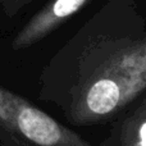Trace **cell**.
<instances>
[{"label": "cell", "instance_id": "6da1fadb", "mask_svg": "<svg viewBox=\"0 0 146 146\" xmlns=\"http://www.w3.org/2000/svg\"><path fill=\"white\" fill-rule=\"evenodd\" d=\"M146 86V46L119 55L88 83L78 104L85 121L113 114Z\"/></svg>", "mask_w": 146, "mask_h": 146}, {"label": "cell", "instance_id": "7a4b0ae2", "mask_svg": "<svg viewBox=\"0 0 146 146\" xmlns=\"http://www.w3.org/2000/svg\"><path fill=\"white\" fill-rule=\"evenodd\" d=\"M0 122L38 146H90L49 114L1 87Z\"/></svg>", "mask_w": 146, "mask_h": 146}, {"label": "cell", "instance_id": "3957f363", "mask_svg": "<svg viewBox=\"0 0 146 146\" xmlns=\"http://www.w3.org/2000/svg\"><path fill=\"white\" fill-rule=\"evenodd\" d=\"M86 0H55L49 9L36 17L22 32L19 33L14 41V48H25L38 40L48 31H50L56 25L59 19L67 18L76 13Z\"/></svg>", "mask_w": 146, "mask_h": 146}, {"label": "cell", "instance_id": "277c9868", "mask_svg": "<svg viewBox=\"0 0 146 146\" xmlns=\"http://www.w3.org/2000/svg\"><path fill=\"white\" fill-rule=\"evenodd\" d=\"M135 146H146V121L142 122L141 126H140Z\"/></svg>", "mask_w": 146, "mask_h": 146}]
</instances>
